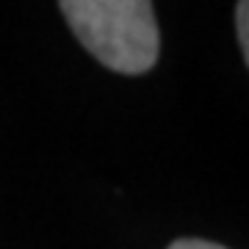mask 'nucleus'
Returning a JSON list of instances; mask_svg holds the SVG:
<instances>
[{
    "label": "nucleus",
    "mask_w": 249,
    "mask_h": 249,
    "mask_svg": "<svg viewBox=\"0 0 249 249\" xmlns=\"http://www.w3.org/2000/svg\"><path fill=\"white\" fill-rule=\"evenodd\" d=\"M64 19L100 64L119 75H142L158 61V22L147 0H64Z\"/></svg>",
    "instance_id": "1"
},
{
    "label": "nucleus",
    "mask_w": 249,
    "mask_h": 249,
    "mask_svg": "<svg viewBox=\"0 0 249 249\" xmlns=\"http://www.w3.org/2000/svg\"><path fill=\"white\" fill-rule=\"evenodd\" d=\"M235 31H238V45L244 53V61L249 67V0H241L235 6Z\"/></svg>",
    "instance_id": "2"
},
{
    "label": "nucleus",
    "mask_w": 249,
    "mask_h": 249,
    "mask_svg": "<svg viewBox=\"0 0 249 249\" xmlns=\"http://www.w3.org/2000/svg\"><path fill=\"white\" fill-rule=\"evenodd\" d=\"M169 249H227V247L213 244V241H202V238H180L175 244H169Z\"/></svg>",
    "instance_id": "3"
}]
</instances>
